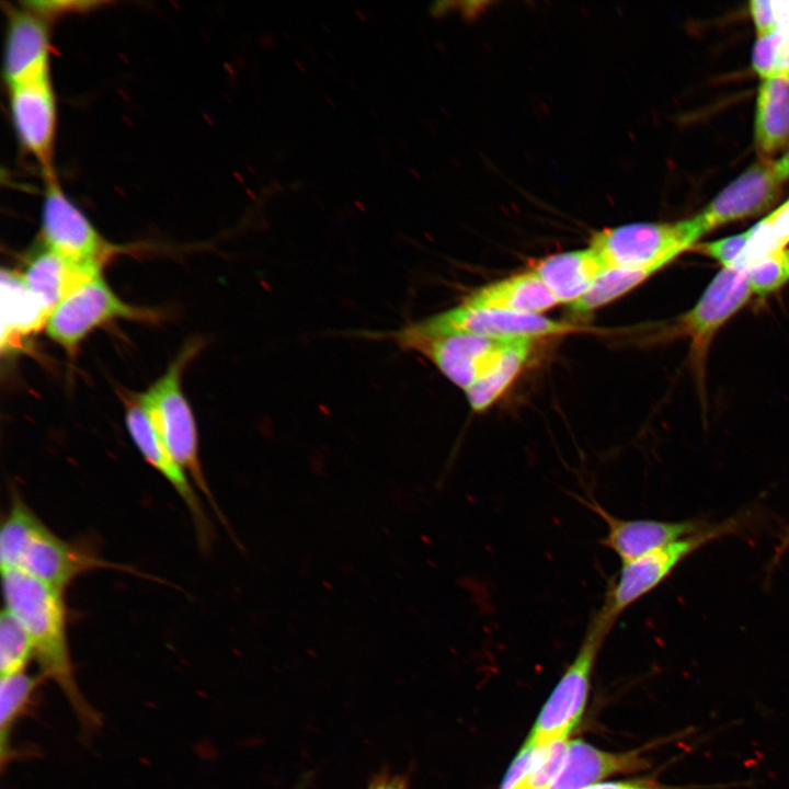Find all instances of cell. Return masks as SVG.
<instances>
[{
  "label": "cell",
  "mask_w": 789,
  "mask_h": 789,
  "mask_svg": "<svg viewBox=\"0 0 789 789\" xmlns=\"http://www.w3.org/2000/svg\"><path fill=\"white\" fill-rule=\"evenodd\" d=\"M2 570V592L8 609L28 632L39 675L64 694L81 729L94 732L101 717L76 679L67 634L64 591L18 569Z\"/></svg>",
  "instance_id": "1"
},
{
  "label": "cell",
  "mask_w": 789,
  "mask_h": 789,
  "mask_svg": "<svg viewBox=\"0 0 789 789\" xmlns=\"http://www.w3.org/2000/svg\"><path fill=\"white\" fill-rule=\"evenodd\" d=\"M0 561L1 569H18L61 591L78 576L96 569L137 573L58 537L16 490H12L10 508L1 525Z\"/></svg>",
  "instance_id": "2"
},
{
  "label": "cell",
  "mask_w": 789,
  "mask_h": 789,
  "mask_svg": "<svg viewBox=\"0 0 789 789\" xmlns=\"http://www.w3.org/2000/svg\"><path fill=\"white\" fill-rule=\"evenodd\" d=\"M194 352V345L186 347L168 370L136 398L149 415L168 451L187 472L194 485L225 523L202 470L195 421L181 389L182 370Z\"/></svg>",
  "instance_id": "3"
},
{
  "label": "cell",
  "mask_w": 789,
  "mask_h": 789,
  "mask_svg": "<svg viewBox=\"0 0 789 789\" xmlns=\"http://www.w3.org/2000/svg\"><path fill=\"white\" fill-rule=\"evenodd\" d=\"M748 517L746 513L730 517L642 557L621 562L597 616L614 627L631 605L661 585L686 558L718 538L737 533Z\"/></svg>",
  "instance_id": "4"
},
{
  "label": "cell",
  "mask_w": 789,
  "mask_h": 789,
  "mask_svg": "<svg viewBox=\"0 0 789 789\" xmlns=\"http://www.w3.org/2000/svg\"><path fill=\"white\" fill-rule=\"evenodd\" d=\"M575 330L569 323L541 315H523L476 309L459 304L439 313L410 322L387 336L396 345L425 338L468 334L490 339L531 338L562 334Z\"/></svg>",
  "instance_id": "5"
},
{
  "label": "cell",
  "mask_w": 789,
  "mask_h": 789,
  "mask_svg": "<svg viewBox=\"0 0 789 789\" xmlns=\"http://www.w3.org/2000/svg\"><path fill=\"white\" fill-rule=\"evenodd\" d=\"M700 238L691 218L675 222H632L603 229L590 247L611 268H663Z\"/></svg>",
  "instance_id": "6"
},
{
  "label": "cell",
  "mask_w": 789,
  "mask_h": 789,
  "mask_svg": "<svg viewBox=\"0 0 789 789\" xmlns=\"http://www.w3.org/2000/svg\"><path fill=\"white\" fill-rule=\"evenodd\" d=\"M588 622L576 655L542 707L526 740L534 746L544 747L569 739L582 718L597 655L613 629L596 614Z\"/></svg>",
  "instance_id": "7"
},
{
  "label": "cell",
  "mask_w": 789,
  "mask_h": 789,
  "mask_svg": "<svg viewBox=\"0 0 789 789\" xmlns=\"http://www.w3.org/2000/svg\"><path fill=\"white\" fill-rule=\"evenodd\" d=\"M752 296L746 267H722L697 302L677 319L676 333L689 340L690 362L699 385L705 379L706 361L714 335Z\"/></svg>",
  "instance_id": "8"
},
{
  "label": "cell",
  "mask_w": 789,
  "mask_h": 789,
  "mask_svg": "<svg viewBox=\"0 0 789 789\" xmlns=\"http://www.w3.org/2000/svg\"><path fill=\"white\" fill-rule=\"evenodd\" d=\"M157 312L122 301L101 275L65 298L47 318V335L68 353L77 351L94 328L116 318L153 321Z\"/></svg>",
  "instance_id": "9"
},
{
  "label": "cell",
  "mask_w": 789,
  "mask_h": 789,
  "mask_svg": "<svg viewBox=\"0 0 789 789\" xmlns=\"http://www.w3.org/2000/svg\"><path fill=\"white\" fill-rule=\"evenodd\" d=\"M42 236L46 248L81 263L103 266L118 250L68 198L57 178L45 180Z\"/></svg>",
  "instance_id": "10"
},
{
  "label": "cell",
  "mask_w": 789,
  "mask_h": 789,
  "mask_svg": "<svg viewBox=\"0 0 789 789\" xmlns=\"http://www.w3.org/2000/svg\"><path fill=\"white\" fill-rule=\"evenodd\" d=\"M9 103L19 142L37 161L45 180L56 178L57 110L52 79L9 88Z\"/></svg>",
  "instance_id": "11"
},
{
  "label": "cell",
  "mask_w": 789,
  "mask_h": 789,
  "mask_svg": "<svg viewBox=\"0 0 789 789\" xmlns=\"http://www.w3.org/2000/svg\"><path fill=\"white\" fill-rule=\"evenodd\" d=\"M782 183L775 171V161L762 158L727 185L691 221L702 237L725 224L758 215L776 201Z\"/></svg>",
  "instance_id": "12"
},
{
  "label": "cell",
  "mask_w": 789,
  "mask_h": 789,
  "mask_svg": "<svg viewBox=\"0 0 789 789\" xmlns=\"http://www.w3.org/2000/svg\"><path fill=\"white\" fill-rule=\"evenodd\" d=\"M511 340L451 334L416 339L399 347L425 356L447 379L466 391L493 365Z\"/></svg>",
  "instance_id": "13"
},
{
  "label": "cell",
  "mask_w": 789,
  "mask_h": 789,
  "mask_svg": "<svg viewBox=\"0 0 789 789\" xmlns=\"http://www.w3.org/2000/svg\"><path fill=\"white\" fill-rule=\"evenodd\" d=\"M126 426L136 447L146 459L175 490L186 505L203 549L211 542V526L203 508L193 481L187 472L171 456L149 415L139 404L137 398L132 399L126 409Z\"/></svg>",
  "instance_id": "14"
},
{
  "label": "cell",
  "mask_w": 789,
  "mask_h": 789,
  "mask_svg": "<svg viewBox=\"0 0 789 789\" xmlns=\"http://www.w3.org/2000/svg\"><path fill=\"white\" fill-rule=\"evenodd\" d=\"M50 41L46 18L31 8L9 15L3 55L8 88L50 78Z\"/></svg>",
  "instance_id": "15"
},
{
  "label": "cell",
  "mask_w": 789,
  "mask_h": 789,
  "mask_svg": "<svg viewBox=\"0 0 789 789\" xmlns=\"http://www.w3.org/2000/svg\"><path fill=\"white\" fill-rule=\"evenodd\" d=\"M583 502L606 523L607 533L601 545L614 551L621 562L642 557L709 526L700 518L676 522L625 519L610 514L594 500Z\"/></svg>",
  "instance_id": "16"
},
{
  "label": "cell",
  "mask_w": 789,
  "mask_h": 789,
  "mask_svg": "<svg viewBox=\"0 0 789 789\" xmlns=\"http://www.w3.org/2000/svg\"><path fill=\"white\" fill-rule=\"evenodd\" d=\"M640 750L611 753L582 741H569L561 766L548 789H583L617 775L645 770Z\"/></svg>",
  "instance_id": "17"
},
{
  "label": "cell",
  "mask_w": 789,
  "mask_h": 789,
  "mask_svg": "<svg viewBox=\"0 0 789 789\" xmlns=\"http://www.w3.org/2000/svg\"><path fill=\"white\" fill-rule=\"evenodd\" d=\"M101 270L99 264L77 262L45 247L27 263L23 277L50 315L77 288L101 275Z\"/></svg>",
  "instance_id": "18"
},
{
  "label": "cell",
  "mask_w": 789,
  "mask_h": 789,
  "mask_svg": "<svg viewBox=\"0 0 789 789\" xmlns=\"http://www.w3.org/2000/svg\"><path fill=\"white\" fill-rule=\"evenodd\" d=\"M461 304L476 309L540 315L559 302L531 270L484 285L466 296Z\"/></svg>",
  "instance_id": "19"
},
{
  "label": "cell",
  "mask_w": 789,
  "mask_h": 789,
  "mask_svg": "<svg viewBox=\"0 0 789 789\" xmlns=\"http://www.w3.org/2000/svg\"><path fill=\"white\" fill-rule=\"evenodd\" d=\"M534 271L558 302L572 305L592 288L607 267L590 247L549 255L539 261Z\"/></svg>",
  "instance_id": "20"
},
{
  "label": "cell",
  "mask_w": 789,
  "mask_h": 789,
  "mask_svg": "<svg viewBox=\"0 0 789 789\" xmlns=\"http://www.w3.org/2000/svg\"><path fill=\"white\" fill-rule=\"evenodd\" d=\"M1 348H18L23 338L42 329L48 312L26 285L22 274L1 272Z\"/></svg>",
  "instance_id": "21"
},
{
  "label": "cell",
  "mask_w": 789,
  "mask_h": 789,
  "mask_svg": "<svg viewBox=\"0 0 789 789\" xmlns=\"http://www.w3.org/2000/svg\"><path fill=\"white\" fill-rule=\"evenodd\" d=\"M754 142L763 159L789 146V81L785 78L765 79L759 84Z\"/></svg>",
  "instance_id": "22"
},
{
  "label": "cell",
  "mask_w": 789,
  "mask_h": 789,
  "mask_svg": "<svg viewBox=\"0 0 789 789\" xmlns=\"http://www.w3.org/2000/svg\"><path fill=\"white\" fill-rule=\"evenodd\" d=\"M533 340L512 339L484 375L465 391L473 411L480 412L492 405L511 386L530 354Z\"/></svg>",
  "instance_id": "23"
},
{
  "label": "cell",
  "mask_w": 789,
  "mask_h": 789,
  "mask_svg": "<svg viewBox=\"0 0 789 789\" xmlns=\"http://www.w3.org/2000/svg\"><path fill=\"white\" fill-rule=\"evenodd\" d=\"M44 678L26 671L1 676L0 681V745L1 763L11 759V735L18 720L30 709L34 695Z\"/></svg>",
  "instance_id": "24"
},
{
  "label": "cell",
  "mask_w": 789,
  "mask_h": 789,
  "mask_svg": "<svg viewBox=\"0 0 789 789\" xmlns=\"http://www.w3.org/2000/svg\"><path fill=\"white\" fill-rule=\"evenodd\" d=\"M658 271L660 268L651 266L608 270L581 299L570 305L571 310L576 313L591 312L630 291Z\"/></svg>",
  "instance_id": "25"
},
{
  "label": "cell",
  "mask_w": 789,
  "mask_h": 789,
  "mask_svg": "<svg viewBox=\"0 0 789 789\" xmlns=\"http://www.w3.org/2000/svg\"><path fill=\"white\" fill-rule=\"evenodd\" d=\"M750 242L737 262L747 267L762 258L787 248L789 244V199L751 227Z\"/></svg>",
  "instance_id": "26"
},
{
  "label": "cell",
  "mask_w": 789,
  "mask_h": 789,
  "mask_svg": "<svg viewBox=\"0 0 789 789\" xmlns=\"http://www.w3.org/2000/svg\"><path fill=\"white\" fill-rule=\"evenodd\" d=\"M34 659L31 637L21 621L8 609L0 617V674L1 676L26 671Z\"/></svg>",
  "instance_id": "27"
},
{
  "label": "cell",
  "mask_w": 789,
  "mask_h": 789,
  "mask_svg": "<svg viewBox=\"0 0 789 789\" xmlns=\"http://www.w3.org/2000/svg\"><path fill=\"white\" fill-rule=\"evenodd\" d=\"M752 65L763 80L785 78L789 73V32L779 28L757 37Z\"/></svg>",
  "instance_id": "28"
},
{
  "label": "cell",
  "mask_w": 789,
  "mask_h": 789,
  "mask_svg": "<svg viewBox=\"0 0 789 789\" xmlns=\"http://www.w3.org/2000/svg\"><path fill=\"white\" fill-rule=\"evenodd\" d=\"M746 268L753 295L765 298L789 283V249L768 254Z\"/></svg>",
  "instance_id": "29"
},
{
  "label": "cell",
  "mask_w": 789,
  "mask_h": 789,
  "mask_svg": "<svg viewBox=\"0 0 789 789\" xmlns=\"http://www.w3.org/2000/svg\"><path fill=\"white\" fill-rule=\"evenodd\" d=\"M569 739L546 746L531 769L510 789H548L563 761Z\"/></svg>",
  "instance_id": "30"
},
{
  "label": "cell",
  "mask_w": 789,
  "mask_h": 789,
  "mask_svg": "<svg viewBox=\"0 0 789 789\" xmlns=\"http://www.w3.org/2000/svg\"><path fill=\"white\" fill-rule=\"evenodd\" d=\"M751 235L752 230L750 228L737 235L713 241L696 243L690 250L716 260L722 265V267H730L737 264L742 258L743 252L750 242Z\"/></svg>",
  "instance_id": "31"
},
{
  "label": "cell",
  "mask_w": 789,
  "mask_h": 789,
  "mask_svg": "<svg viewBox=\"0 0 789 789\" xmlns=\"http://www.w3.org/2000/svg\"><path fill=\"white\" fill-rule=\"evenodd\" d=\"M739 785H745V782L713 786H670L660 782L654 776H645L621 781L597 782L583 789H718Z\"/></svg>",
  "instance_id": "32"
},
{
  "label": "cell",
  "mask_w": 789,
  "mask_h": 789,
  "mask_svg": "<svg viewBox=\"0 0 789 789\" xmlns=\"http://www.w3.org/2000/svg\"><path fill=\"white\" fill-rule=\"evenodd\" d=\"M546 746L538 747L526 742L512 762L500 789H510L523 778L544 754Z\"/></svg>",
  "instance_id": "33"
},
{
  "label": "cell",
  "mask_w": 789,
  "mask_h": 789,
  "mask_svg": "<svg viewBox=\"0 0 789 789\" xmlns=\"http://www.w3.org/2000/svg\"><path fill=\"white\" fill-rule=\"evenodd\" d=\"M750 12L757 32V37L779 30L775 1L753 0L750 2Z\"/></svg>",
  "instance_id": "34"
},
{
  "label": "cell",
  "mask_w": 789,
  "mask_h": 789,
  "mask_svg": "<svg viewBox=\"0 0 789 789\" xmlns=\"http://www.w3.org/2000/svg\"><path fill=\"white\" fill-rule=\"evenodd\" d=\"M778 27L789 32V1H775Z\"/></svg>",
  "instance_id": "35"
},
{
  "label": "cell",
  "mask_w": 789,
  "mask_h": 789,
  "mask_svg": "<svg viewBox=\"0 0 789 789\" xmlns=\"http://www.w3.org/2000/svg\"><path fill=\"white\" fill-rule=\"evenodd\" d=\"M788 549H789V524H788L786 530L784 531V534L780 538V541L775 550V554L771 559L770 565L777 564L781 560L782 556L786 553V551Z\"/></svg>",
  "instance_id": "36"
},
{
  "label": "cell",
  "mask_w": 789,
  "mask_h": 789,
  "mask_svg": "<svg viewBox=\"0 0 789 789\" xmlns=\"http://www.w3.org/2000/svg\"><path fill=\"white\" fill-rule=\"evenodd\" d=\"M775 171L782 182L789 178V150L779 160L775 161Z\"/></svg>",
  "instance_id": "37"
},
{
  "label": "cell",
  "mask_w": 789,
  "mask_h": 789,
  "mask_svg": "<svg viewBox=\"0 0 789 789\" xmlns=\"http://www.w3.org/2000/svg\"><path fill=\"white\" fill-rule=\"evenodd\" d=\"M369 789H405V787L401 780L386 778L374 781Z\"/></svg>",
  "instance_id": "38"
},
{
  "label": "cell",
  "mask_w": 789,
  "mask_h": 789,
  "mask_svg": "<svg viewBox=\"0 0 789 789\" xmlns=\"http://www.w3.org/2000/svg\"><path fill=\"white\" fill-rule=\"evenodd\" d=\"M785 79H787L789 81V73L785 77Z\"/></svg>",
  "instance_id": "39"
}]
</instances>
